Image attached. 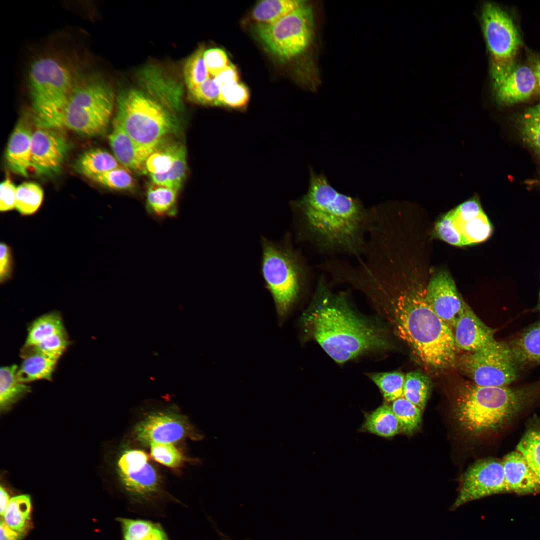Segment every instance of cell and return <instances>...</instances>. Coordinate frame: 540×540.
<instances>
[{
    "mask_svg": "<svg viewBox=\"0 0 540 540\" xmlns=\"http://www.w3.org/2000/svg\"><path fill=\"white\" fill-rule=\"evenodd\" d=\"M304 232L324 253L360 256L366 244L368 210L337 191L326 176L310 170L306 193L296 204Z\"/></svg>",
    "mask_w": 540,
    "mask_h": 540,
    "instance_id": "cell-1",
    "label": "cell"
},
{
    "mask_svg": "<svg viewBox=\"0 0 540 540\" xmlns=\"http://www.w3.org/2000/svg\"><path fill=\"white\" fill-rule=\"evenodd\" d=\"M345 296L332 292L320 277L313 300L300 318L304 334L338 364L390 345L384 332L356 315Z\"/></svg>",
    "mask_w": 540,
    "mask_h": 540,
    "instance_id": "cell-2",
    "label": "cell"
},
{
    "mask_svg": "<svg viewBox=\"0 0 540 540\" xmlns=\"http://www.w3.org/2000/svg\"><path fill=\"white\" fill-rule=\"evenodd\" d=\"M424 292L412 290L368 296L388 308L396 334L421 364L432 370L448 369L456 361L453 332L426 302Z\"/></svg>",
    "mask_w": 540,
    "mask_h": 540,
    "instance_id": "cell-3",
    "label": "cell"
},
{
    "mask_svg": "<svg viewBox=\"0 0 540 540\" xmlns=\"http://www.w3.org/2000/svg\"><path fill=\"white\" fill-rule=\"evenodd\" d=\"M540 397V381L512 388L468 384L458 390L454 414L463 430L478 435L502 427Z\"/></svg>",
    "mask_w": 540,
    "mask_h": 540,
    "instance_id": "cell-4",
    "label": "cell"
},
{
    "mask_svg": "<svg viewBox=\"0 0 540 540\" xmlns=\"http://www.w3.org/2000/svg\"><path fill=\"white\" fill-rule=\"evenodd\" d=\"M116 104L114 119L142 147L154 150L176 130V122L168 108L140 90L122 92Z\"/></svg>",
    "mask_w": 540,
    "mask_h": 540,
    "instance_id": "cell-5",
    "label": "cell"
},
{
    "mask_svg": "<svg viewBox=\"0 0 540 540\" xmlns=\"http://www.w3.org/2000/svg\"><path fill=\"white\" fill-rule=\"evenodd\" d=\"M28 88L32 118L37 126L62 128L64 110L73 88L68 69L52 58H40L30 68Z\"/></svg>",
    "mask_w": 540,
    "mask_h": 540,
    "instance_id": "cell-6",
    "label": "cell"
},
{
    "mask_svg": "<svg viewBox=\"0 0 540 540\" xmlns=\"http://www.w3.org/2000/svg\"><path fill=\"white\" fill-rule=\"evenodd\" d=\"M262 274L282 324L302 290L306 272L290 248L262 240Z\"/></svg>",
    "mask_w": 540,
    "mask_h": 540,
    "instance_id": "cell-7",
    "label": "cell"
},
{
    "mask_svg": "<svg viewBox=\"0 0 540 540\" xmlns=\"http://www.w3.org/2000/svg\"><path fill=\"white\" fill-rule=\"evenodd\" d=\"M110 86L99 80H88L73 86L62 118V128L92 137L106 130L114 106Z\"/></svg>",
    "mask_w": 540,
    "mask_h": 540,
    "instance_id": "cell-8",
    "label": "cell"
},
{
    "mask_svg": "<svg viewBox=\"0 0 540 540\" xmlns=\"http://www.w3.org/2000/svg\"><path fill=\"white\" fill-rule=\"evenodd\" d=\"M314 16L306 2L278 21L256 24L254 32L268 50L280 60H290L308 48L314 36Z\"/></svg>",
    "mask_w": 540,
    "mask_h": 540,
    "instance_id": "cell-9",
    "label": "cell"
},
{
    "mask_svg": "<svg viewBox=\"0 0 540 540\" xmlns=\"http://www.w3.org/2000/svg\"><path fill=\"white\" fill-rule=\"evenodd\" d=\"M482 16L484 37L492 58V74L495 87L514 68L521 40L513 20L498 6L486 4Z\"/></svg>",
    "mask_w": 540,
    "mask_h": 540,
    "instance_id": "cell-10",
    "label": "cell"
},
{
    "mask_svg": "<svg viewBox=\"0 0 540 540\" xmlns=\"http://www.w3.org/2000/svg\"><path fill=\"white\" fill-rule=\"evenodd\" d=\"M460 364L480 386H508L518 376V364L509 345L497 340L486 348L464 354Z\"/></svg>",
    "mask_w": 540,
    "mask_h": 540,
    "instance_id": "cell-11",
    "label": "cell"
},
{
    "mask_svg": "<svg viewBox=\"0 0 540 540\" xmlns=\"http://www.w3.org/2000/svg\"><path fill=\"white\" fill-rule=\"evenodd\" d=\"M505 492L508 490L502 461L494 458L479 460L464 472L458 496L450 508L455 510L471 501Z\"/></svg>",
    "mask_w": 540,
    "mask_h": 540,
    "instance_id": "cell-12",
    "label": "cell"
},
{
    "mask_svg": "<svg viewBox=\"0 0 540 540\" xmlns=\"http://www.w3.org/2000/svg\"><path fill=\"white\" fill-rule=\"evenodd\" d=\"M117 472L122 486L130 494L146 498L160 489V480L147 454L137 449H128L119 456Z\"/></svg>",
    "mask_w": 540,
    "mask_h": 540,
    "instance_id": "cell-13",
    "label": "cell"
},
{
    "mask_svg": "<svg viewBox=\"0 0 540 540\" xmlns=\"http://www.w3.org/2000/svg\"><path fill=\"white\" fill-rule=\"evenodd\" d=\"M69 148L68 140L56 130L38 127L32 136L30 168L40 176H56L62 168Z\"/></svg>",
    "mask_w": 540,
    "mask_h": 540,
    "instance_id": "cell-14",
    "label": "cell"
},
{
    "mask_svg": "<svg viewBox=\"0 0 540 540\" xmlns=\"http://www.w3.org/2000/svg\"><path fill=\"white\" fill-rule=\"evenodd\" d=\"M192 428L182 416L169 412L152 414L140 422L134 428L137 440L144 444H172L188 436L201 439L202 436L193 432Z\"/></svg>",
    "mask_w": 540,
    "mask_h": 540,
    "instance_id": "cell-15",
    "label": "cell"
},
{
    "mask_svg": "<svg viewBox=\"0 0 540 540\" xmlns=\"http://www.w3.org/2000/svg\"><path fill=\"white\" fill-rule=\"evenodd\" d=\"M424 300L434 312L453 329L464 300L448 272L441 270L432 276L425 290Z\"/></svg>",
    "mask_w": 540,
    "mask_h": 540,
    "instance_id": "cell-16",
    "label": "cell"
},
{
    "mask_svg": "<svg viewBox=\"0 0 540 540\" xmlns=\"http://www.w3.org/2000/svg\"><path fill=\"white\" fill-rule=\"evenodd\" d=\"M453 329L456 346L463 350L478 351L496 342L494 330L481 320L464 301Z\"/></svg>",
    "mask_w": 540,
    "mask_h": 540,
    "instance_id": "cell-17",
    "label": "cell"
},
{
    "mask_svg": "<svg viewBox=\"0 0 540 540\" xmlns=\"http://www.w3.org/2000/svg\"><path fill=\"white\" fill-rule=\"evenodd\" d=\"M108 140L114 156L124 168L139 174H147L146 162L154 150L139 146L114 119Z\"/></svg>",
    "mask_w": 540,
    "mask_h": 540,
    "instance_id": "cell-18",
    "label": "cell"
},
{
    "mask_svg": "<svg viewBox=\"0 0 540 540\" xmlns=\"http://www.w3.org/2000/svg\"><path fill=\"white\" fill-rule=\"evenodd\" d=\"M538 84L532 68L526 66H515L511 72L494 87L500 104L512 106L530 98Z\"/></svg>",
    "mask_w": 540,
    "mask_h": 540,
    "instance_id": "cell-19",
    "label": "cell"
},
{
    "mask_svg": "<svg viewBox=\"0 0 540 540\" xmlns=\"http://www.w3.org/2000/svg\"><path fill=\"white\" fill-rule=\"evenodd\" d=\"M502 462L508 492L520 495L540 492V483L520 453L512 452Z\"/></svg>",
    "mask_w": 540,
    "mask_h": 540,
    "instance_id": "cell-20",
    "label": "cell"
},
{
    "mask_svg": "<svg viewBox=\"0 0 540 540\" xmlns=\"http://www.w3.org/2000/svg\"><path fill=\"white\" fill-rule=\"evenodd\" d=\"M33 132L24 120L17 124L6 151V164L14 173L26 177L30 168L32 136Z\"/></svg>",
    "mask_w": 540,
    "mask_h": 540,
    "instance_id": "cell-21",
    "label": "cell"
},
{
    "mask_svg": "<svg viewBox=\"0 0 540 540\" xmlns=\"http://www.w3.org/2000/svg\"><path fill=\"white\" fill-rule=\"evenodd\" d=\"M20 356L22 361L16 373L20 382L26 384L40 380H52L59 359L50 356L33 346L24 345Z\"/></svg>",
    "mask_w": 540,
    "mask_h": 540,
    "instance_id": "cell-22",
    "label": "cell"
},
{
    "mask_svg": "<svg viewBox=\"0 0 540 540\" xmlns=\"http://www.w3.org/2000/svg\"><path fill=\"white\" fill-rule=\"evenodd\" d=\"M518 364L540 363V320L508 344Z\"/></svg>",
    "mask_w": 540,
    "mask_h": 540,
    "instance_id": "cell-23",
    "label": "cell"
},
{
    "mask_svg": "<svg viewBox=\"0 0 540 540\" xmlns=\"http://www.w3.org/2000/svg\"><path fill=\"white\" fill-rule=\"evenodd\" d=\"M178 191L172 188L152 184L146 195V206L148 212L154 217L162 219L172 218L177 213Z\"/></svg>",
    "mask_w": 540,
    "mask_h": 540,
    "instance_id": "cell-24",
    "label": "cell"
},
{
    "mask_svg": "<svg viewBox=\"0 0 540 540\" xmlns=\"http://www.w3.org/2000/svg\"><path fill=\"white\" fill-rule=\"evenodd\" d=\"M16 364L2 367L0 370V411L8 410L12 406L31 392L30 386L20 382Z\"/></svg>",
    "mask_w": 540,
    "mask_h": 540,
    "instance_id": "cell-25",
    "label": "cell"
},
{
    "mask_svg": "<svg viewBox=\"0 0 540 540\" xmlns=\"http://www.w3.org/2000/svg\"><path fill=\"white\" fill-rule=\"evenodd\" d=\"M115 156L100 148H93L84 152L78 159L76 168L84 176L94 177L120 167Z\"/></svg>",
    "mask_w": 540,
    "mask_h": 540,
    "instance_id": "cell-26",
    "label": "cell"
},
{
    "mask_svg": "<svg viewBox=\"0 0 540 540\" xmlns=\"http://www.w3.org/2000/svg\"><path fill=\"white\" fill-rule=\"evenodd\" d=\"M362 428L384 438L394 436L400 432L396 416L391 406L386 404L366 416Z\"/></svg>",
    "mask_w": 540,
    "mask_h": 540,
    "instance_id": "cell-27",
    "label": "cell"
},
{
    "mask_svg": "<svg viewBox=\"0 0 540 540\" xmlns=\"http://www.w3.org/2000/svg\"><path fill=\"white\" fill-rule=\"evenodd\" d=\"M66 331L58 312L44 314L35 320L28 328L24 346H34Z\"/></svg>",
    "mask_w": 540,
    "mask_h": 540,
    "instance_id": "cell-28",
    "label": "cell"
},
{
    "mask_svg": "<svg viewBox=\"0 0 540 540\" xmlns=\"http://www.w3.org/2000/svg\"><path fill=\"white\" fill-rule=\"evenodd\" d=\"M305 2L300 0H262L254 8L252 18L257 24H272L286 16Z\"/></svg>",
    "mask_w": 540,
    "mask_h": 540,
    "instance_id": "cell-29",
    "label": "cell"
},
{
    "mask_svg": "<svg viewBox=\"0 0 540 540\" xmlns=\"http://www.w3.org/2000/svg\"><path fill=\"white\" fill-rule=\"evenodd\" d=\"M31 498L21 494L10 498L4 516L5 523L13 530L24 534L31 526Z\"/></svg>",
    "mask_w": 540,
    "mask_h": 540,
    "instance_id": "cell-30",
    "label": "cell"
},
{
    "mask_svg": "<svg viewBox=\"0 0 540 540\" xmlns=\"http://www.w3.org/2000/svg\"><path fill=\"white\" fill-rule=\"evenodd\" d=\"M540 483V422L535 420L528 425L516 446Z\"/></svg>",
    "mask_w": 540,
    "mask_h": 540,
    "instance_id": "cell-31",
    "label": "cell"
},
{
    "mask_svg": "<svg viewBox=\"0 0 540 540\" xmlns=\"http://www.w3.org/2000/svg\"><path fill=\"white\" fill-rule=\"evenodd\" d=\"M516 128L523 142L540 152V104L520 114L516 120Z\"/></svg>",
    "mask_w": 540,
    "mask_h": 540,
    "instance_id": "cell-32",
    "label": "cell"
},
{
    "mask_svg": "<svg viewBox=\"0 0 540 540\" xmlns=\"http://www.w3.org/2000/svg\"><path fill=\"white\" fill-rule=\"evenodd\" d=\"M124 540H168L160 526L150 521L120 518Z\"/></svg>",
    "mask_w": 540,
    "mask_h": 540,
    "instance_id": "cell-33",
    "label": "cell"
},
{
    "mask_svg": "<svg viewBox=\"0 0 540 540\" xmlns=\"http://www.w3.org/2000/svg\"><path fill=\"white\" fill-rule=\"evenodd\" d=\"M186 152L184 146L175 144L174 159L170 170L166 174L150 175L152 184L179 191L186 172Z\"/></svg>",
    "mask_w": 540,
    "mask_h": 540,
    "instance_id": "cell-34",
    "label": "cell"
},
{
    "mask_svg": "<svg viewBox=\"0 0 540 540\" xmlns=\"http://www.w3.org/2000/svg\"><path fill=\"white\" fill-rule=\"evenodd\" d=\"M432 388L430 378L420 371H412L405 375L404 397L422 411L425 408Z\"/></svg>",
    "mask_w": 540,
    "mask_h": 540,
    "instance_id": "cell-35",
    "label": "cell"
},
{
    "mask_svg": "<svg viewBox=\"0 0 540 540\" xmlns=\"http://www.w3.org/2000/svg\"><path fill=\"white\" fill-rule=\"evenodd\" d=\"M391 407L398 418L400 432L410 435L420 428L422 411L416 406L402 397L392 402Z\"/></svg>",
    "mask_w": 540,
    "mask_h": 540,
    "instance_id": "cell-36",
    "label": "cell"
},
{
    "mask_svg": "<svg viewBox=\"0 0 540 540\" xmlns=\"http://www.w3.org/2000/svg\"><path fill=\"white\" fill-rule=\"evenodd\" d=\"M43 198V190L38 184L24 182L17 186L15 208L22 215H31L39 208Z\"/></svg>",
    "mask_w": 540,
    "mask_h": 540,
    "instance_id": "cell-37",
    "label": "cell"
},
{
    "mask_svg": "<svg viewBox=\"0 0 540 540\" xmlns=\"http://www.w3.org/2000/svg\"><path fill=\"white\" fill-rule=\"evenodd\" d=\"M387 402L404 397L405 375L400 372L374 373L368 374Z\"/></svg>",
    "mask_w": 540,
    "mask_h": 540,
    "instance_id": "cell-38",
    "label": "cell"
},
{
    "mask_svg": "<svg viewBox=\"0 0 540 540\" xmlns=\"http://www.w3.org/2000/svg\"><path fill=\"white\" fill-rule=\"evenodd\" d=\"M456 224L468 245L484 242L492 233V224L484 212L468 222Z\"/></svg>",
    "mask_w": 540,
    "mask_h": 540,
    "instance_id": "cell-39",
    "label": "cell"
},
{
    "mask_svg": "<svg viewBox=\"0 0 540 540\" xmlns=\"http://www.w3.org/2000/svg\"><path fill=\"white\" fill-rule=\"evenodd\" d=\"M204 48H199L185 62L184 77L189 90L194 88L210 76L204 60Z\"/></svg>",
    "mask_w": 540,
    "mask_h": 540,
    "instance_id": "cell-40",
    "label": "cell"
},
{
    "mask_svg": "<svg viewBox=\"0 0 540 540\" xmlns=\"http://www.w3.org/2000/svg\"><path fill=\"white\" fill-rule=\"evenodd\" d=\"M250 97V91L246 84L239 82L234 83L220 89L216 106L242 108L248 104Z\"/></svg>",
    "mask_w": 540,
    "mask_h": 540,
    "instance_id": "cell-41",
    "label": "cell"
},
{
    "mask_svg": "<svg viewBox=\"0 0 540 540\" xmlns=\"http://www.w3.org/2000/svg\"><path fill=\"white\" fill-rule=\"evenodd\" d=\"M91 180L117 190H128L134 186V180L128 170L121 166L98 175Z\"/></svg>",
    "mask_w": 540,
    "mask_h": 540,
    "instance_id": "cell-42",
    "label": "cell"
},
{
    "mask_svg": "<svg viewBox=\"0 0 540 540\" xmlns=\"http://www.w3.org/2000/svg\"><path fill=\"white\" fill-rule=\"evenodd\" d=\"M175 144L163 148L160 146L148 158L146 162L147 173L151 174H166L171 169L174 159Z\"/></svg>",
    "mask_w": 540,
    "mask_h": 540,
    "instance_id": "cell-43",
    "label": "cell"
},
{
    "mask_svg": "<svg viewBox=\"0 0 540 540\" xmlns=\"http://www.w3.org/2000/svg\"><path fill=\"white\" fill-rule=\"evenodd\" d=\"M436 230L440 238L449 244L458 246L468 245L456 225L452 210L447 212L436 224Z\"/></svg>",
    "mask_w": 540,
    "mask_h": 540,
    "instance_id": "cell-44",
    "label": "cell"
},
{
    "mask_svg": "<svg viewBox=\"0 0 540 540\" xmlns=\"http://www.w3.org/2000/svg\"><path fill=\"white\" fill-rule=\"evenodd\" d=\"M150 446L151 456L163 465L176 468L179 467L184 460L182 453L172 444L154 442Z\"/></svg>",
    "mask_w": 540,
    "mask_h": 540,
    "instance_id": "cell-45",
    "label": "cell"
},
{
    "mask_svg": "<svg viewBox=\"0 0 540 540\" xmlns=\"http://www.w3.org/2000/svg\"><path fill=\"white\" fill-rule=\"evenodd\" d=\"M189 92L192 99L200 104L216 106L220 88L210 76Z\"/></svg>",
    "mask_w": 540,
    "mask_h": 540,
    "instance_id": "cell-46",
    "label": "cell"
},
{
    "mask_svg": "<svg viewBox=\"0 0 540 540\" xmlns=\"http://www.w3.org/2000/svg\"><path fill=\"white\" fill-rule=\"evenodd\" d=\"M204 60L210 75L214 78L230 64L226 52L220 48L205 50Z\"/></svg>",
    "mask_w": 540,
    "mask_h": 540,
    "instance_id": "cell-47",
    "label": "cell"
},
{
    "mask_svg": "<svg viewBox=\"0 0 540 540\" xmlns=\"http://www.w3.org/2000/svg\"><path fill=\"white\" fill-rule=\"evenodd\" d=\"M456 222H465L478 216L484 212L478 201L476 198L466 200L452 210Z\"/></svg>",
    "mask_w": 540,
    "mask_h": 540,
    "instance_id": "cell-48",
    "label": "cell"
},
{
    "mask_svg": "<svg viewBox=\"0 0 540 540\" xmlns=\"http://www.w3.org/2000/svg\"><path fill=\"white\" fill-rule=\"evenodd\" d=\"M17 186L7 177L1 184L0 187V210L1 212L10 210L16 208Z\"/></svg>",
    "mask_w": 540,
    "mask_h": 540,
    "instance_id": "cell-49",
    "label": "cell"
},
{
    "mask_svg": "<svg viewBox=\"0 0 540 540\" xmlns=\"http://www.w3.org/2000/svg\"><path fill=\"white\" fill-rule=\"evenodd\" d=\"M12 256L10 248L4 242L0 246V281L4 283L12 276Z\"/></svg>",
    "mask_w": 540,
    "mask_h": 540,
    "instance_id": "cell-50",
    "label": "cell"
},
{
    "mask_svg": "<svg viewBox=\"0 0 540 540\" xmlns=\"http://www.w3.org/2000/svg\"><path fill=\"white\" fill-rule=\"evenodd\" d=\"M214 82L220 89L225 86L239 82V74L236 67L230 64L214 78Z\"/></svg>",
    "mask_w": 540,
    "mask_h": 540,
    "instance_id": "cell-51",
    "label": "cell"
},
{
    "mask_svg": "<svg viewBox=\"0 0 540 540\" xmlns=\"http://www.w3.org/2000/svg\"><path fill=\"white\" fill-rule=\"evenodd\" d=\"M0 526V540H22L24 536L10 528L2 519Z\"/></svg>",
    "mask_w": 540,
    "mask_h": 540,
    "instance_id": "cell-52",
    "label": "cell"
},
{
    "mask_svg": "<svg viewBox=\"0 0 540 540\" xmlns=\"http://www.w3.org/2000/svg\"><path fill=\"white\" fill-rule=\"evenodd\" d=\"M10 499L7 491L0 486V513L2 516H4L5 511L7 508Z\"/></svg>",
    "mask_w": 540,
    "mask_h": 540,
    "instance_id": "cell-53",
    "label": "cell"
},
{
    "mask_svg": "<svg viewBox=\"0 0 540 540\" xmlns=\"http://www.w3.org/2000/svg\"><path fill=\"white\" fill-rule=\"evenodd\" d=\"M532 68L536 78L538 86L540 89V58L534 60Z\"/></svg>",
    "mask_w": 540,
    "mask_h": 540,
    "instance_id": "cell-54",
    "label": "cell"
},
{
    "mask_svg": "<svg viewBox=\"0 0 540 540\" xmlns=\"http://www.w3.org/2000/svg\"><path fill=\"white\" fill-rule=\"evenodd\" d=\"M536 309L538 310H540V294H539V297H538V304H537V306H536Z\"/></svg>",
    "mask_w": 540,
    "mask_h": 540,
    "instance_id": "cell-55",
    "label": "cell"
}]
</instances>
